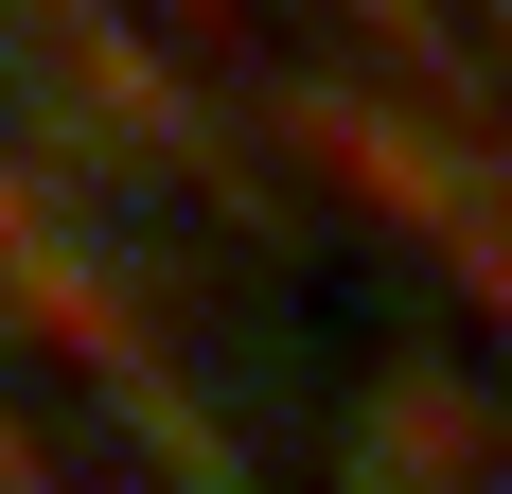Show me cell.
<instances>
[{
  "instance_id": "3",
  "label": "cell",
  "mask_w": 512,
  "mask_h": 494,
  "mask_svg": "<svg viewBox=\"0 0 512 494\" xmlns=\"http://www.w3.org/2000/svg\"><path fill=\"white\" fill-rule=\"evenodd\" d=\"M0 494H89V477H71V459H53L36 424H18V406H0Z\"/></svg>"
},
{
  "instance_id": "1",
  "label": "cell",
  "mask_w": 512,
  "mask_h": 494,
  "mask_svg": "<svg viewBox=\"0 0 512 494\" xmlns=\"http://www.w3.org/2000/svg\"><path fill=\"white\" fill-rule=\"evenodd\" d=\"M265 124L301 142V177H336L354 212H389L424 265H460V283H477V318L512 336V142L424 124V106L354 89V71H283V89H265Z\"/></svg>"
},
{
  "instance_id": "4",
  "label": "cell",
  "mask_w": 512,
  "mask_h": 494,
  "mask_svg": "<svg viewBox=\"0 0 512 494\" xmlns=\"http://www.w3.org/2000/svg\"><path fill=\"white\" fill-rule=\"evenodd\" d=\"M477 36H495V71H512V0H477Z\"/></svg>"
},
{
  "instance_id": "5",
  "label": "cell",
  "mask_w": 512,
  "mask_h": 494,
  "mask_svg": "<svg viewBox=\"0 0 512 494\" xmlns=\"http://www.w3.org/2000/svg\"><path fill=\"white\" fill-rule=\"evenodd\" d=\"M36 18H89V0H36Z\"/></svg>"
},
{
  "instance_id": "2",
  "label": "cell",
  "mask_w": 512,
  "mask_h": 494,
  "mask_svg": "<svg viewBox=\"0 0 512 494\" xmlns=\"http://www.w3.org/2000/svg\"><path fill=\"white\" fill-rule=\"evenodd\" d=\"M0 336L53 353V371H71L106 424H142V459H159L177 494H248V477H230V442L177 406V371H159V336H142V300L106 283V247L71 230V212H53L18 159H0Z\"/></svg>"
}]
</instances>
